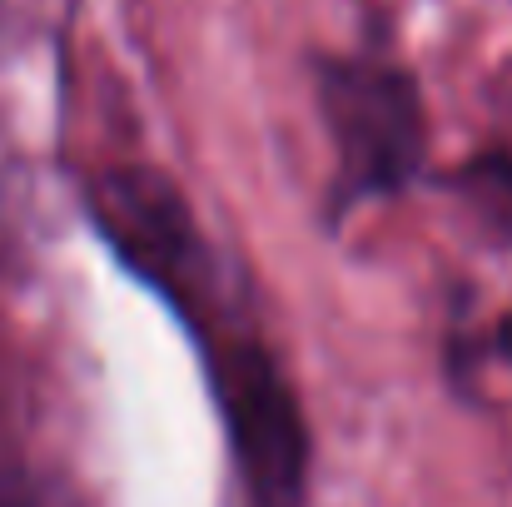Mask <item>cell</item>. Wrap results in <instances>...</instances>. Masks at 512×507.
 <instances>
[{
  "label": "cell",
  "mask_w": 512,
  "mask_h": 507,
  "mask_svg": "<svg viewBox=\"0 0 512 507\" xmlns=\"http://www.w3.org/2000/svg\"><path fill=\"white\" fill-rule=\"evenodd\" d=\"M314 100L334 145L329 224L373 199L403 194L428 165V105L403 60L378 50L314 55Z\"/></svg>",
  "instance_id": "cell-1"
},
{
  "label": "cell",
  "mask_w": 512,
  "mask_h": 507,
  "mask_svg": "<svg viewBox=\"0 0 512 507\" xmlns=\"http://www.w3.org/2000/svg\"><path fill=\"white\" fill-rule=\"evenodd\" d=\"M199 363L249 503L304 507L314 438H309L304 403L264 334L244 319L224 334L199 338Z\"/></svg>",
  "instance_id": "cell-2"
},
{
  "label": "cell",
  "mask_w": 512,
  "mask_h": 507,
  "mask_svg": "<svg viewBox=\"0 0 512 507\" xmlns=\"http://www.w3.org/2000/svg\"><path fill=\"white\" fill-rule=\"evenodd\" d=\"M85 209L95 234L110 244V254L150 284L170 309L209 294L224 279V264L214 244L204 239L189 199L179 194L165 169L115 165L100 169L85 189Z\"/></svg>",
  "instance_id": "cell-3"
},
{
  "label": "cell",
  "mask_w": 512,
  "mask_h": 507,
  "mask_svg": "<svg viewBox=\"0 0 512 507\" xmlns=\"http://www.w3.org/2000/svg\"><path fill=\"white\" fill-rule=\"evenodd\" d=\"M443 189L468 209L488 244L512 249V145H488L443 174Z\"/></svg>",
  "instance_id": "cell-4"
},
{
  "label": "cell",
  "mask_w": 512,
  "mask_h": 507,
  "mask_svg": "<svg viewBox=\"0 0 512 507\" xmlns=\"http://www.w3.org/2000/svg\"><path fill=\"white\" fill-rule=\"evenodd\" d=\"M0 507H85V498L55 473L0 458Z\"/></svg>",
  "instance_id": "cell-5"
},
{
  "label": "cell",
  "mask_w": 512,
  "mask_h": 507,
  "mask_svg": "<svg viewBox=\"0 0 512 507\" xmlns=\"http://www.w3.org/2000/svg\"><path fill=\"white\" fill-rule=\"evenodd\" d=\"M488 343H493V353H498V358L512 368V309L498 319V324H493V338H488Z\"/></svg>",
  "instance_id": "cell-6"
}]
</instances>
